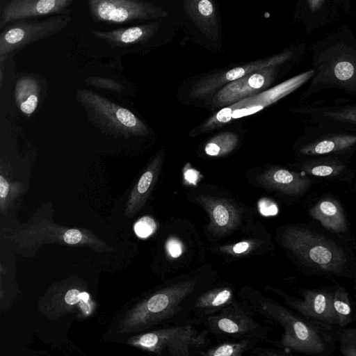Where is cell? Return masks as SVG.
<instances>
[{
    "label": "cell",
    "mask_w": 356,
    "mask_h": 356,
    "mask_svg": "<svg viewBox=\"0 0 356 356\" xmlns=\"http://www.w3.org/2000/svg\"><path fill=\"white\" fill-rule=\"evenodd\" d=\"M1 236L26 252L35 251L42 245L49 243L87 246L99 252L112 250L90 230L66 227L45 220L22 227H4Z\"/></svg>",
    "instance_id": "obj_5"
},
{
    "label": "cell",
    "mask_w": 356,
    "mask_h": 356,
    "mask_svg": "<svg viewBox=\"0 0 356 356\" xmlns=\"http://www.w3.org/2000/svg\"><path fill=\"white\" fill-rule=\"evenodd\" d=\"M238 136L232 131H224L211 138L204 145L205 154L210 156H223L238 145Z\"/></svg>",
    "instance_id": "obj_32"
},
{
    "label": "cell",
    "mask_w": 356,
    "mask_h": 356,
    "mask_svg": "<svg viewBox=\"0 0 356 356\" xmlns=\"http://www.w3.org/2000/svg\"><path fill=\"white\" fill-rule=\"evenodd\" d=\"M309 10L314 13L322 6L324 0H307Z\"/></svg>",
    "instance_id": "obj_38"
},
{
    "label": "cell",
    "mask_w": 356,
    "mask_h": 356,
    "mask_svg": "<svg viewBox=\"0 0 356 356\" xmlns=\"http://www.w3.org/2000/svg\"><path fill=\"white\" fill-rule=\"evenodd\" d=\"M38 97L35 95H31L20 104V109L26 114L32 113L38 105Z\"/></svg>",
    "instance_id": "obj_36"
},
{
    "label": "cell",
    "mask_w": 356,
    "mask_h": 356,
    "mask_svg": "<svg viewBox=\"0 0 356 356\" xmlns=\"http://www.w3.org/2000/svg\"><path fill=\"white\" fill-rule=\"evenodd\" d=\"M156 229L154 220L149 216H143L138 219L134 225L136 235L140 238H146L151 236Z\"/></svg>",
    "instance_id": "obj_34"
},
{
    "label": "cell",
    "mask_w": 356,
    "mask_h": 356,
    "mask_svg": "<svg viewBox=\"0 0 356 356\" xmlns=\"http://www.w3.org/2000/svg\"><path fill=\"white\" fill-rule=\"evenodd\" d=\"M308 215L327 231L354 240L344 208L336 197H321L309 208Z\"/></svg>",
    "instance_id": "obj_19"
},
{
    "label": "cell",
    "mask_w": 356,
    "mask_h": 356,
    "mask_svg": "<svg viewBox=\"0 0 356 356\" xmlns=\"http://www.w3.org/2000/svg\"><path fill=\"white\" fill-rule=\"evenodd\" d=\"M161 165V158L157 156L141 175L127 202L125 209L127 216L132 217L143 206L158 176Z\"/></svg>",
    "instance_id": "obj_26"
},
{
    "label": "cell",
    "mask_w": 356,
    "mask_h": 356,
    "mask_svg": "<svg viewBox=\"0 0 356 356\" xmlns=\"http://www.w3.org/2000/svg\"><path fill=\"white\" fill-rule=\"evenodd\" d=\"M183 6L185 13L207 38H218L219 25L212 0H184Z\"/></svg>",
    "instance_id": "obj_25"
},
{
    "label": "cell",
    "mask_w": 356,
    "mask_h": 356,
    "mask_svg": "<svg viewBox=\"0 0 356 356\" xmlns=\"http://www.w3.org/2000/svg\"><path fill=\"white\" fill-rule=\"evenodd\" d=\"M332 289V307L338 321V327H345L356 321V305L350 293L343 286Z\"/></svg>",
    "instance_id": "obj_29"
},
{
    "label": "cell",
    "mask_w": 356,
    "mask_h": 356,
    "mask_svg": "<svg viewBox=\"0 0 356 356\" xmlns=\"http://www.w3.org/2000/svg\"><path fill=\"white\" fill-rule=\"evenodd\" d=\"M97 109L117 123L126 129H130L140 134H146L147 132L145 126L130 111L125 108L120 107L97 98Z\"/></svg>",
    "instance_id": "obj_27"
},
{
    "label": "cell",
    "mask_w": 356,
    "mask_h": 356,
    "mask_svg": "<svg viewBox=\"0 0 356 356\" xmlns=\"http://www.w3.org/2000/svg\"><path fill=\"white\" fill-rule=\"evenodd\" d=\"M195 323L172 324L131 337L130 346L159 355L193 356L211 346L208 330Z\"/></svg>",
    "instance_id": "obj_6"
},
{
    "label": "cell",
    "mask_w": 356,
    "mask_h": 356,
    "mask_svg": "<svg viewBox=\"0 0 356 356\" xmlns=\"http://www.w3.org/2000/svg\"><path fill=\"white\" fill-rule=\"evenodd\" d=\"M289 354L290 353L280 348H272L256 346L250 350V355L257 356H286Z\"/></svg>",
    "instance_id": "obj_35"
},
{
    "label": "cell",
    "mask_w": 356,
    "mask_h": 356,
    "mask_svg": "<svg viewBox=\"0 0 356 356\" xmlns=\"http://www.w3.org/2000/svg\"><path fill=\"white\" fill-rule=\"evenodd\" d=\"M275 240L303 274L354 280L356 244L318 224L293 222L276 228Z\"/></svg>",
    "instance_id": "obj_1"
},
{
    "label": "cell",
    "mask_w": 356,
    "mask_h": 356,
    "mask_svg": "<svg viewBox=\"0 0 356 356\" xmlns=\"http://www.w3.org/2000/svg\"><path fill=\"white\" fill-rule=\"evenodd\" d=\"M206 212L208 222L204 235L211 243H218L249 229L255 222L250 213L233 200L211 195L194 198Z\"/></svg>",
    "instance_id": "obj_7"
},
{
    "label": "cell",
    "mask_w": 356,
    "mask_h": 356,
    "mask_svg": "<svg viewBox=\"0 0 356 356\" xmlns=\"http://www.w3.org/2000/svg\"><path fill=\"white\" fill-rule=\"evenodd\" d=\"M354 280H355V285H356V273H355V276Z\"/></svg>",
    "instance_id": "obj_39"
},
{
    "label": "cell",
    "mask_w": 356,
    "mask_h": 356,
    "mask_svg": "<svg viewBox=\"0 0 356 356\" xmlns=\"http://www.w3.org/2000/svg\"><path fill=\"white\" fill-rule=\"evenodd\" d=\"M356 1V0H355Z\"/></svg>",
    "instance_id": "obj_41"
},
{
    "label": "cell",
    "mask_w": 356,
    "mask_h": 356,
    "mask_svg": "<svg viewBox=\"0 0 356 356\" xmlns=\"http://www.w3.org/2000/svg\"><path fill=\"white\" fill-rule=\"evenodd\" d=\"M236 240L224 243H213L210 252L222 263L264 255L274 250L272 236L261 222H254L247 230L241 232Z\"/></svg>",
    "instance_id": "obj_14"
},
{
    "label": "cell",
    "mask_w": 356,
    "mask_h": 356,
    "mask_svg": "<svg viewBox=\"0 0 356 356\" xmlns=\"http://www.w3.org/2000/svg\"><path fill=\"white\" fill-rule=\"evenodd\" d=\"M314 74V70L311 69L293 76L274 87L244 98L241 101L244 106L254 108L259 112L266 107L277 102L278 100L299 88L306 82L310 81Z\"/></svg>",
    "instance_id": "obj_24"
},
{
    "label": "cell",
    "mask_w": 356,
    "mask_h": 356,
    "mask_svg": "<svg viewBox=\"0 0 356 356\" xmlns=\"http://www.w3.org/2000/svg\"><path fill=\"white\" fill-rule=\"evenodd\" d=\"M261 340L247 338L238 340L225 341L210 346L200 353V356H242L250 351Z\"/></svg>",
    "instance_id": "obj_30"
},
{
    "label": "cell",
    "mask_w": 356,
    "mask_h": 356,
    "mask_svg": "<svg viewBox=\"0 0 356 356\" xmlns=\"http://www.w3.org/2000/svg\"><path fill=\"white\" fill-rule=\"evenodd\" d=\"M168 270L175 273L193 270L204 259V249L197 229L189 223L174 222L163 243Z\"/></svg>",
    "instance_id": "obj_11"
},
{
    "label": "cell",
    "mask_w": 356,
    "mask_h": 356,
    "mask_svg": "<svg viewBox=\"0 0 356 356\" xmlns=\"http://www.w3.org/2000/svg\"><path fill=\"white\" fill-rule=\"evenodd\" d=\"M74 0H8L0 13V28L17 20L69 13Z\"/></svg>",
    "instance_id": "obj_18"
},
{
    "label": "cell",
    "mask_w": 356,
    "mask_h": 356,
    "mask_svg": "<svg viewBox=\"0 0 356 356\" xmlns=\"http://www.w3.org/2000/svg\"><path fill=\"white\" fill-rule=\"evenodd\" d=\"M9 193V184L2 176H0V198H1V211H5V207L7 201V197Z\"/></svg>",
    "instance_id": "obj_37"
},
{
    "label": "cell",
    "mask_w": 356,
    "mask_h": 356,
    "mask_svg": "<svg viewBox=\"0 0 356 356\" xmlns=\"http://www.w3.org/2000/svg\"><path fill=\"white\" fill-rule=\"evenodd\" d=\"M236 300L234 287L231 284H213L202 291L194 301L191 318L197 324L200 320L218 313Z\"/></svg>",
    "instance_id": "obj_21"
},
{
    "label": "cell",
    "mask_w": 356,
    "mask_h": 356,
    "mask_svg": "<svg viewBox=\"0 0 356 356\" xmlns=\"http://www.w3.org/2000/svg\"><path fill=\"white\" fill-rule=\"evenodd\" d=\"M255 113L257 111L254 108L245 106L240 101H238L221 108L197 129L193 130V132L200 134L209 131L228 123L232 120L252 115Z\"/></svg>",
    "instance_id": "obj_28"
},
{
    "label": "cell",
    "mask_w": 356,
    "mask_h": 356,
    "mask_svg": "<svg viewBox=\"0 0 356 356\" xmlns=\"http://www.w3.org/2000/svg\"><path fill=\"white\" fill-rule=\"evenodd\" d=\"M238 294L254 313L282 326L281 339L274 343L277 348L312 356H330L334 352L333 331L306 319L250 286H243Z\"/></svg>",
    "instance_id": "obj_3"
},
{
    "label": "cell",
    "mask_w": 356,
    "mask_h": 356,
    "mask_svg": "<svg viewBox=\"0 0 356 356\" xmlns=\"http://www.w3.org/2000/svg\"><path fill=\"white\" fill-rule=\"evenodd\" d=\"M264 188L292 197L305 194L312 185V177L302 172L286 168H271L258 176Z\"/></svg>",
    "instance_id": "obj_20"
},
{
    "label": "cell",
    "mask_w": 356,
    "mask_h": 356,
    "mask_svg": "<svg viewBox=\"0 0 356 356\" xmlns=\"http://www.w3.org/2000/svg\"><path fill=\"white\" fill-rule=\"evenodd\" d=\"M333 334L343 356H356V327H337Z\"/></svg>",
    "instance_id": "obj_33"
},
{
    "label": "cell",
    "mask_w": 356,
    "mask_h": 356,
    "mask_svg": "<svg viewBox=\"0 0 356 356\" xmlns=\"http://www.w3.org/2000/svg\"><path fill=\"white\" fill-rule=\"evenodd\" d=\"M350 156L324 155L305 158L300 164V172L311 177L339 179L350 171Z\"/></svg>",
    "instance_id": "obj_23"
},
{
    "label": "cell",
    "mask_w": 356,
    "mask_h": 356,
    "mask_svg": "<svg viewBox=\"0 0 356 356\" xmlns=\"http://www.w3.org/2000/svg\"><path fill=\"white\" fill-rule=\"evenodd\" d=\"M159 22H152L111 31L95 30V37L106 42L111 47H125L147 42L159 30Z\"/></svg>",
    "instance_id": "obj_22"
},
{
    "label": "cell",
    "mask_w": 356,
    "mask_h": 356,
    "mask_svg": "<svg viewBox=\"0 0 356 356\" xmlns=\"http://www.w3.org/2000/svg\"><path fill=\"white\" fill-rule=\"evenodd\" d=\"M296 150L305 159L324 155L350 156L356 150V131L314 126L302 136Z\"/></svg>",
    "instance_id": "obj_13"
},
{
    "label": "cell",
    "mask_w": 356,
    "mask_h": 356,
    "mask_svg": "<svg viewBox=\"0 0 356 356\" xmlns=\"http://www.w3.org/2000/svg\"><path fill=\"white\" fill-rule=\"evenodd\" d=\"M354 188H355V194H356V184H355V185Z\"/></svg>",
    "instance_id": "obj_40"
},
{
    "label": "cell",
    "mask_w": 356,
    "mask_h": 356,
    "mask_svg": "<svg viewBox=\"0 0 356 356\" xmlns=\"http://www.w3.org/2000/svg\"><path fill=\"white\" fill-rule=\"evenodd\" d=\"M294 111L315 126L356 131V102H316L296 107Z\"/></svg>",
    "instance_id": "obj_15"
},
{
    "label": "cell",
    "mask_w": 356,
    "mask_h": 356,
    "mask_svg": "<svg viewBox=\"0 0 356 356\" xmlns=\"http://www.w3.org/2000/svg\"><path fill=\"white\" fill-rule=\"evenodd\" d=\"M58 305H61V312L79 308L83 316H88L94 308L89 293L76 287L67 289L61 294V299L58 298Z\"/></svg>",
    "instance_id": "obj_31"
},
{
    "label": "cell",
    "mask_w": 356,
    "mask_h": 356,
    "mask_svg": "<svg viewBox=\"0 0 356 356\" xmlns=\"http://www.w3.org/2000/svg\"><path fill=\"white\" fill-rule=\"evenodd\" d=\"M254 312L242 300L233 303L218 313L197 321L209 334L223 341L247 338L265 340L269 331L254 317Z\"/></svg>",
    "instance_id": "obj_8"
},
{
    "label": "cell",
    "mask_w": 356,
    "mask_h": 356,
    "mask_svg": "<svg viewBox=\"0 0 356 356\" xmlns=\"http://www.w3.org/2000/svg\"><path fill=\"white\" fill-rule=\"evenodd\" d=\"M314 74L304 98L327 89L356 95V40L346 33H337L315 44L313 48Z\"/></svg>",
    "instance_id": "obj_4"
},
{
    "label": "cell",
    "mask_w": 356,
    "mask_h": 356,
    "mask_svg": "<svg viewBox=\"0 0 356 356\" xmlns=\"http://www.w3.org/2000/svg\"><path fill=\"white\" fill-rule=\"evenodd\" d=\"M217 277L216 269L208 264L179 274L127 312L119 323L118 332L125 334L161 324L194 323L193 302L215 284Z\"/></svg>",
    "instance_id": "obj_2"
},
{
    "label": "cell",
    "mask_w": 356,
    "mask_h": 356,
    "mask_svg": "<svg viewBox=\"0 0 356 356\" xmlns=\"http://www.w3.org/2000/svg\"><path fill=\"white\" fill-rule=\"evenodd\" d=\"M93 21L124 24L136 20L165 18V10L143 0H87Z\"/></svg>",
    "instance_id": "obj_12"
},
{
    "label": "cell",
    "mask_w": 356,
    "mask_h": 356,
    "mask_svg": "<svg viewBox=\"0 0 356 356\" xmlns=\"http://www.w3.org/2000/svg\"><path fill=\"white\" fill-rule=\"evenodd\" d=\"M72 21L69 13L42 20L19 19L4 26L0 33V56H7L33 42L44 40L65 29Z\"/></svg>",
    "instance_id": "obj_9"
},
{
    "label": "cell",
    "mask_w": 356,
    "mask_h": 356,
    "mask_svg": "<svg viewBox=\"0 0 356 356\" xmlns=\"http://www.w3.org/2000/svg\"><path fill=\"white\" fill-rule=\"evenodd\" d=\"M278 70L276 65L266 67L225 84L213 95V105L226 106L266 90Z\"/></svg>",
    "instance_id": "obj_17"
},
{
    "label": "cell",
    "mask_w": 356,
    "mask_h": 356,
    "mask_svg": "<svg viewBox=\"0 0 356 356\" xmlns=\"http://www.w3.org/2000/svg\"><path fill=\"white\" fill-rule=\"evenodd\" d=\"M265 290L277 295L288 307L323 328L333 331L338 327V321L332 307V288H298L297 293L302 299L270 285H266Z\"/></svg>",
    "instance_id": "obj_10"
},
{
    "label": "cell",
    "mask_w": 356,
    "mask_h": 356,
    "mask_svg": "<svg viewBox=\"0 0 356 356\" xmlns=\"http://www.w3.org/2000/svg\"><path fill=\"white\" fill-rule=\"evenodd\" d=\"M292 56L293 51H286L279 54L207 76L193 86L190 97L194 99L203 98L225 84L253 72L266 67L282 65L290 60Z\"/></svg>",
    "instance_id": "obj_16"
}]
</instances>
